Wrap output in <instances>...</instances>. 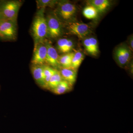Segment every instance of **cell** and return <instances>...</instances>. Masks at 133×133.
<instances>
[{"instance_id":"obj_1","label":"cell","mask_w":133,"mask_h":133,"mask_svg":"<svg viewBox=\"0 0 133 133\" xmlns=\"http://www.w3.org/2000/svg\"><path fill=\"white\" fill-rule=\"evenodd\" d=\"M44 11V8L40 9L32 23L31 33L35 41V45L44 42L48 36V26Z\"/></svg>"},{"instance_id":"obj_2","label":"cell","mask_w":133,"mask_h":133,"mask_svg":"<svg viewBox=\"0 0 133 133\" xmlns=\"http://www.w3.org/2000/svg\"><path fill=\"white\" fill-rule=\"evenodd\" d=\"M22 5V1H0V13L5 20L16 21Z\"/></svg>"},{"instance_id":"obj_3","label":"cell","mask_w":133,"mask_h":133,"mask_svg":"<svg viewBox=\"0 0 133 133\" xmlns=\"http://www.w3.org/2000/svg\"><path fill=\"white\" fill-rule=\"evenodd\" d=\"M16 21L5 20L0 24V40L10 41L16 38Z\"/></svg>"},{"instance_id":"obj_4","label":"cell","mask_w":133,"mask_h":133,"mask_svg":"<svg viewBox=\"0 0 133 133\" xmlns=\"http://www.w3.org/2000/svg\"><path fill=\"white\" fill-rule=\"evenodd\" d=\"M48 29V36L57 38L62 34V26L59 19L55 15L50 14L46 17Z\"/></svg>"},{"instance_id":"obj_5","label":"cell","mask_w":133,"mask_h":133,"mask_svg":"<svg viewBox=\"0 0 133 133\" xmlns=\"http://www.w3.org/2000/svg\"><path fill=\"white\" fill-rule=\"evenodd\" d=\"M77 11L76 6L67 1L59 2L57 12L59 16L65 21H69L74 17Z\"/></svg>"},{"instance_id":"obj_6","label":"cell","mask_w":133,"mask_h":133,"mask_svg":"<svg viewBox=\"0 0 133 133\" xmlns=\"http://www.w3.org/2000/svg\"><path fill=\"white\" fill-rule=\"evenodd\" d=\"M67 29L69 33L83 39L90 33V28L88 24L83 23L73 22L69 23Z\"/></svg>"},{"instance_id":"obj_7","label":"cell","mask_w":133,"mask_h":133,"mask_svg":"<svg viewBox=\"0 0 133 133\" xmlns=\"http://www.w3.org/2000/svg\"><path fill=\"white\" fill-rule=\"evenodd\" d=\"M47 48L44 41L35 45L31 63L35 65H43L45 63Z\"/></svg>"},{"instance_id":"obj_8","label":"cell","mask_w":133,"mask_h":133,"mask_svg":"<svg viewBox=\"0 0 133 133\" xmlns=\"http://www.w3.org/2000/svg\"><path fill=\"white\" fill-rule=\"evenodd\" d=\"M114 55L117 64L121 67H124L131 59V50L126 45H120L115 49Z\"/></svg>"},{"instance_id":"obj_9","label":"cell","mask_w":133,"mask_h":133,"mask_svg":"<svg viewBox=\"0 0 133 133\" xmlns=\"http://www.w3.org/2000/svg\"><path fill=\"white\" fill-rule=\"evenodd\" d=\"M44 42L47 48L45 63L49 65V66L57 70L61 67L59 62V56L58 54L57 51L48 40L45 39Z\"/></svg>"},{"instance_id":"obj_10","label":"cell","mask_w":133,"mask_h":133,"mask_svg":"<svg viewBox=\"0 0 133 133\" xmlns=\"http://www.w3.org/2000/svg\"><path fill=\"white\" fill-rule=\"evenodd\" d=\"M83 43L87 52L90 55L96 56L98 54V45L96 38L93 37L85 38Z\"/></svg>"},{"instance_id":"obj_11","label":"cell","mask_w":133,"mask_h":133,"mask_svg":"<svg viewBox=\"0 0 133 133\" xmlns=\"http://www.w3.org/2000/svg\"><path fill=\"white\" fill-rule=\"evenodd\" d=\"M31 71L36 83L42 88H45L43 65H33L31 66Z\"/></svg>"},{"instance_id":"obj_12","label":"cell","mask_w":133,"mask_h":133,"mask_svg":"<svg viewBox=\"0 0 133 133\" xmlns=\"http://www.w3.org/2000/svg\"><path fill=\"white\" fill-rule=\"evenodd\" d=\"M59 72L63 79L67 81L72 87L77 79V70L72 68H62Z\"/></svg>"},{"instance_id":"obj_13","label":"cell","mask_w":133,"mask_h":133,"mask_svg":"<svg viewBox=\"0 0 133 133\" xmlns=\"http://www.w3.org/2000/svg\"><path fill=\"white\" fill-rule=\"evenodd\" d=\"M88 2L89 5L95 8L99 13L104 12L110 5V3L108 0H92Z\"/></svg>"},{"instance_id":"obj_14","label":"cell","mask_w":133,"mask_h":133,"mask_svg":"<svg viewBox=\"0 0 133 133\" xmlns=\"http://www.w3.org/2000/svg\"><path fill=\"white\" fill-rule=\"evenodd\" d=\"M74 52H70L59 56V62L62 68H71L72 59Z\"/></svg>"},{"instance_id":"obj_15","label":"cell","mask_w":133,"mask_h":133,"mask_svg":"<svg viewBox=\"0 0 133 133\" xmlns=\"http://www.w3.org/2000/svg\"><path fill=\"white\" fill-rule=\"evenodd\" d=\"M72 87L67 81L63 79L52 91L55 94L61 95L69 91Z\"/></svg>"},{"instance_id":"obj_16","label":"cell","mask_w":133,"mask_h":133,"mask_svg":"<svg viewBox=\"0 0 133 133\" xmlns=\"http://www.w3.org/2000/svg\"><path fill=\"white\" fill-rule=\"evenodd\" d=\"M60 72L57 70H56L54 74L51 76L48 84V89L52 91L55 89L62 80H63Z\"/></svg>"},{"instance_id":"obj_17","label":"cell","mask_w":133,"mask_h":133,"mask_svg":"<svg viewBox=\"0 0 133 133\" xmlns=\"http://www.w3.org/2000/svg\"><path fill=\"white\" fill-rule=\"evenodd\" d=\"M99 12L92 5H88L83 10V15L87 19H94L98 16Z\"/></svg>"},{"instance_id":"obj_18","label":"cell","mask_w":133,"mask_h":133,"mask_svg":"<svg viewBox=\"0 0 133 133\" xmlns=\"http://www.w3.org/2000/svg\"><path fill=\"white\" fill-rule=\"evenodd\" d=\"M84 58L83 52L78 51L74 52V55L72 59L71 68L77 70Z\"/></svg>"},{"instance_id":"obj_19","label":"cell","mask_w":133,"mask_h":133,"mask_svg":"<svg viewBox=\"0 0 133 133\" xmlns=\"http://www.w3.org/2000/svg\"><path fill=\"white\" fill-rule=\"evenodd\" d=\"M43 73L44 75V83L45 88H48V84L51 76L55 73L56 69H54L51 66L48 65H43Z\"/></svg>"},{"instance_id":"obj_20","label":"cell","mask_w":133,"mask_h":133,"mask_svg":"<svg viewBox=\"0 0 133 133\" xmlns=\"http://www.w3.org/2000/svg\"><path fill=\"white\" fill-rule=\"evenodd\" d=\"M57 1L51 0H38L36 1L37 8L39 9L45 8L46 7H52L56 4Z\"/></svg>"},{"instance_id":"obj_21","label":"cell","mask_w":133,"mask_h":133,"mask_svg":"<svg viewBox=\"0 0 133 133\" xmlns=\"http://www.w3.org/2000/svg\"><path fill=\"white\" fill-rule=\"evenodd\" d=\"M69 39L66 38H60L57 42V48L59 52L64 53L67 43Z\"/></svg>"},{"instance_id":"obj_22","label":"cell","mask_w":133,"mask_h":133,"mask_svg":"<svg viewBox=\"0 0 133 133\" xmlns=\"http://www.w3.org/2000/svg\"><path fill=\"white\" fill-rule=\"evenodd\" d=\"M129 44H130V47H131V49L133 50V37H131V38L129 39Z\"/></svg>"},{"instance_id":"obj_23","label":"cell","mask_w":133,"mask_h":133,"mask_svg":"<svg viewBox=\"0 0 133 133\" xmlns=\"http://www.w3.org/2000/svg\"><path fill=\"white\" fill-rule=\"evenodd\" d=\"M5 20V19H4V17H3V16H2L1 14L0 13V24H1V23L3 21Z\"/></svg>"}]
</instances>
